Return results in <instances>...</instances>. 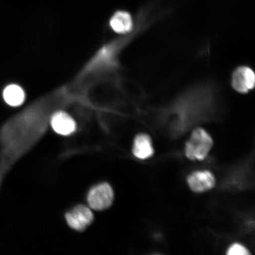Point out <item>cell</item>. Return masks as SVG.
Here are the masks:
<instances>
[{"label":"cell","mask_w":255,"mask_h":255,"mask_svg":"<svg viewBox=\"0 0 255 255\" xmlns=\"http://www.w3.org/2000/svg\"><path fill=\"white\" fill-rule=\"evenodd\" d=\"M65 218L70 228L81 232L85 230L93 222L94 216L89 207L81 205L76 206L67 213Z\"/></svg>","instance_id":"3"},{"label":"cell","mask_w":255,"mask_h":255,"mask_svg":"<svg viewBox=\"0 0 255 255\" xmlns=\"http://www.w3.org/2000/svg\"><path fill=\"white\" fill-rule=\"evenodd\" d=\"M51 126L58 134L68 136L75 132L76 124L73 118L63 111L57 112L51 119Z\"/></svg>","instance_id":"6"},{"label":"cell","mask_w":255,"mask_h":255,"mask_svg":"<svg viewBox=\"0 0 255 255\" xmlns=\"http://www.w3.org/2000/svg\"><path fill=\"white\" fill-rule=\"evenodd\" d=\"M150 137L145 133H140L133 141L132 152L135 157L140 159H146L154 154Z\"/></svg>","instance_id":"7"},{"label":"cell","mask_w":255,"mask_h":255,"mask_svg":"<svg viewBox=\"0 0 255 255\" xmlns=\"http://www.w3.org/2000/svg\"><path fill=\"white\" fill-rule=\"evenodd\" d=\"M5 103L12 107H17L23 104L25 95L23 89L16 84L8 85L2 92Z\"/></svg>","instance_id":"9"},{"label":"cell","mask_w":255,"mask_h":255,"mask_svg":"<svg viewBox=\"0 0 255 255\" xmlns=\"http://www.w3.org/2000/svg\"><path fill=\"white\" fill-rule=\"evenodd\" d=\"M114 198L113 188L107 183L96 185L89 190L87 196L89 207L97 211L109 208Z\"/></svg>","instance_id":"2"},{"label":"cell","mask_w":255,"mask_h":255,"mask_svg":"<svg viewBox=\"0 0 255 255\" xmlns=\"http://www.w3.org/2000/svg\"><path fill=\"white\" fill-rule=\"evenodd\" d=\"M227 254L228 255H250V253L243 245L235 244L229 248Z\"/></svg>","instance_id":"10"},{"label":"cell","mask_w":255,"mask_h":255,"mask_svg":"<svg viewBox=\"0 0 255 255\" xmlns=\"http://www.w3.org/2000/svg\"><path fill=\"white\" fill-rule=\"evenodd\" d=\"M232 83L233 88L239 93H247L255 87V73L248 67H239L233 73Z\"/></svg>","instance_id":"4"},{"label":"cell","mask_w":255,"mask_h":255,"mask_svg":"<svg viewBox=\"0 0 255 255\" xmlns=\"http://www.w3.org/2000/svg\"><path fill=\"white\" fill-rule=\"evenodd\" d=\"M212 146L211 136L205 129L199 128L193 130L187 142L185 154L191 161H202L208 155Z\"/></svg>","instance_id":"1"},{"label":"cell","mask_w":255,"mask_h":255,"mask_svg":"<svg viewBox=\"0 0 255 255\" xmlns=\"http://www.w3.org/2000/svg\"><path fill=\"white\" fill-rule=\"evenodd\" d=\"M187 183L191 190L195 193H203L214 187L216 180L214 175L209 171H194L189 175Z\"/></svg>","instance_id":"5"},{"label":"cell","mask_w":255,"mask_h":255,"mask_svg":"<svg viewBox=\"0 0 255 255\" xmlns=\"http://www.w3.org/2000/svg\"><path fill=\"white\" fill-rule=\"evenodd\" d=\"M113 30L118 33H127L132 30L131 16L126 11H119L111 17L110 21Z\"/></svg>","instance_id":"8"}]
</instances>
